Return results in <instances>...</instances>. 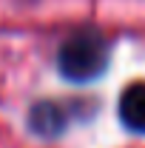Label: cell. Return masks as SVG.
Returning a JSON list of instances; mask_svg holds the SVG:
<instances>
[{
  "mask_svg": "<svg viewBox=\"0 0 145 148\" xmlns=\"http://www.w3.org/2000/svg\"><path fill=\"white\" fill-rule=\"evenodd\" d=\"M29 125L40 137H57L63 131V125H66L63 108L57 103H37L31 108V114H29Z\"/></svg>",
  "mask_w": 145,
  "mask_h": 148,
  "instance_id": "3957f363",
  "label": "cell"
},
{
  "mask_svg": "<svg viewBox=\"0 0 145 148\" xmlns=\"http://www.w3.org/2000/svg\"><path fill=\"white\" fill-rule=\"evenodd\" d=\"M60 74L71 83L97 80L108 69V40L97 29H80L60 46Z\"/></svg>",
  "mask_w": 145,
  "mask_h": 148,
  "instance_id": "6da1fadb",
  "label": "cell"
},
{
  "mask_svg": "<svg viewBox=\"0 0 145 148\" xmlns=\"http://www.w3.org/2000/svg\"><path fill=\"white\" fill-rule=\"evenodd\" d=\"M120 120L128 131L145 134V83H131L120 97Z\"/></svg>",
  "mask_w": 145,
  "mask_h": 148,
  "instance_id": "7a4b0ae2",
  "label": "cell"
}]
</instances>
